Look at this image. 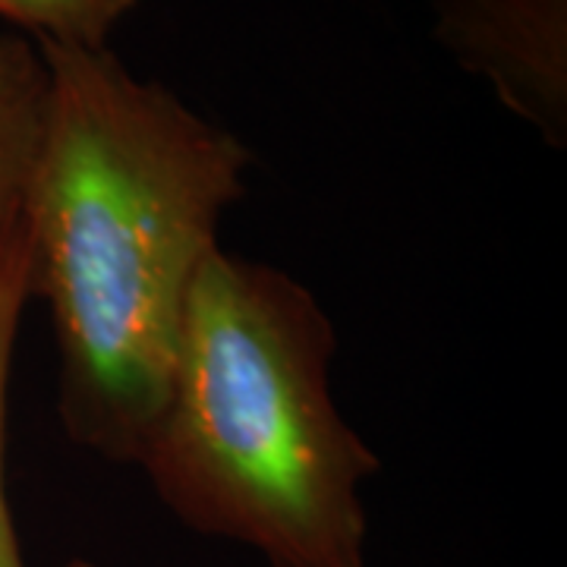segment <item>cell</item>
<instances>
[{"instance_id":"obj_4","label":"cell","mask_w":567,"mask_h":567,"mask_svg":"<svg viewBox=\"0 0 567 567\" xmlns=\"http://www.w3.org/2000/svg\"><path fill=\"white\" fill-rule=\"evenodd\" d=\"M44 63L35 41L0 32V205L20 203L44 107Z\"/></svg>"},{"instance_id":"obj_1","label":"cell","mask_w":567,"mask_h":567,"mask_svg":"<svg viewBox=\"0 0 567 567\" xmlns=\"http://www.w3.org/2000/svg\"><path fill=\"white\" fill-rule=\"evenodd\" d=\"M35 48L48 85L17 203L29 297L54 328L66 439L136 466L252 152L107 44Z\"/></svg>"},{"instance_id":"obj_6","label":"cell","mask_w":567,"mask_h":567,"mask_svg":"<svg viewBox=\"0 0 567 567\" xmlns=\"http://www.w3.org/2000/svg\"><path fill=\"white\" fill-rule=\"evenodd\" d=\"M140 0H0V20L39 44L104 48Z\"/></svg>"},{"instance_id":"obj_5","label":"cell","mask_w":567,"mask_h":567,"mask_svg":"<svg viewBox=\"0 0 567 567\" xmlns=\"http://www.w3.org/2000/svg\"><path fill=\"white\" fill-rule=\"evenodd\" d=\"M29 297V265L22 244L20 218L0 237V567H25L13 511L7 498V413H10V375L20 341V324Z\"/></svg>"},{"instance_id":"obj_2","label":"cell","mask_w":567,"mask_h":567,"mask_svg":"<svg viewBox=\"0 0 567 567\" xmlns=\"http://www.w3.org/2000/svg\"><path fill=\"white\" fill-rule=\"evenodd\" d=\"M334 357L306 284L221 246L205 259L136 461L183 527L268 567H365L382 461L338 410Z\"/></svg>"},{"instance_id":"obj_7","label":"cell","mask_w":567,"mask_h":567,"mask_svg":"<svg viewBox=\"0 0 567 567\" xmlns=\"http://www.w3.org/2000/svg\"><path fill=\"white\" fill-rule=\"evenodd\" d=\"M13 218H17V203L0 205V237H3V230L13 224Z\"/></svg>"},{"instance_id":"obj_8","label":"cell","mask_w":567,"mask_h":567,"mask_svg":"<svg viewBox=\"0 0 567 567\" xmlns=\"http://www.w3.org/2000/svg\"><path fill=\"white\" fill-rule=\"evenodd\" d=\"M61 567H99V565H92L89 558H70V561H63Z\"/></svg>"},{"instance_id":"obj_3","label":"cell","mask_w":567,"mask_h":567,"mask_svg":"<svg viewBox=\"0 0 567 567\" xmlns=\"http://www.w3.org/2000/svg\"><path fill=\"white\" fill-rule=\"evenodd\" d=\"M432 39L548 148H567V0H432Z\"/></svg>"}]
</instances>
